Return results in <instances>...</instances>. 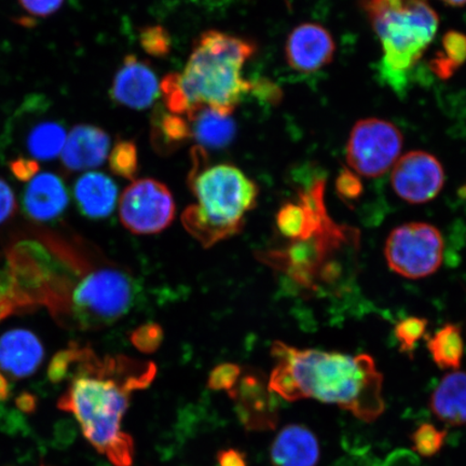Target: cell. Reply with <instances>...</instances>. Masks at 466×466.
Wrapping results in <instances>:
<instances>
[{"instance_id":"d590c367","label":"cell","mask_w":466,"mask_h":466,"mask_svg":"<svg viewBox=\"0 0 466 466\" xmlns=\"http://www.w3.org/2000/svg\"><path fill=\"white\" fill-rule=\"evenodd\" d=\"M23 9L35 16L46 17L56 13L64 0H19Z\"/></svg>"},{"instance_id":"44dd1931","label":"cell","mask_w":466,"mask_h":466,"mask_svg":"<svg viewBox=\"0 0 466 466\" xmlns=\"http://www.w3.org/2000/svg\"><path fill=\"white\" fill-rule=\"evenodd\" d=\"M192 137L199 147L209 149L225 148L235 138L236 124L230 116H223L209 108H201L189 118Z\"/></svg>"},{"instance_id":"8d00e7d4","label":"cell","mask_w":466,"mask_h":466,"mask_svg":"<svg viewBox=\"0 0 466 466\" xmlns=\"http://www.w3.org/2000/svg\"><path fill=\"white\" fill-rule=\"evenodd\" d=\"M16 209L17 204L13 189L0 178V225L13 218Z\"/></svg>"},{"instance_id":"30bf717a","label":"cell","mask_w":466,"mask_h":466,"mask_svg":"<svg viewBox=\"0 0 466 466\" xmlns=\"http://www.w3.org/2000/svg\"><path fill=\"white\" fill-rule=\"evenodd\" d=\"M175 212L177 208L170 189L156 179L136 180L120 198L121 223L136 235H155L167 229Z\"/></svg>"},{"instance_id":"8992f818","label":"cell","mask_w":466,"mask_h":466,"mask_svg":"<svg viewBox=\"0 0 466 466\" xmlns=\"http://www.w3.org/2000/svg\"><path fill=\"white\" fill-rule=\"evenodd\" d=\"M382 46L381 78L396 91L435 37L440 20L429 0H360Z\"/></svg>"},{"instance_id":"7c38bea8","label":"cell","mask_w":466,"mask_h":466,"mask_svg":"<svg viewBox=\"0 0 466 466\" xmlns=\"http://www.w3.org/2000/svg\"><path fill=\"white\" fill-rule=\"evenodd\" d=\"M335 54L333 35L317 23H304L295 27L285 44L289 66L300 73L319 71L333 62Z\"/></svg>"},{"instance_id":"ffe728a7","label":"cell","mask_w":466,"mask_h":466,"mask_svg":"<svg viewBox=\"0 0 466 466\" xmlns=\"http://www.w3.org/2000/svg\"><path fill=\"white\" fill-rule=\"evenodd\" d=\"M434 415L451 425L466 423V374L454 371L446 375L430 401Z\"/></svg>"},{"instance_id":"f546056e","label":"cell","mask_w":466,"mask_h":466,"mask_svg":"<svg viewBox=\"0 0 466 466\" xmlns=\"http://www.w3.org/2000/svg\"><path fill=\"white\" fill-rule=\"evenodd\" d=\"M442 50L439 54L457 69L466 62V34L459 31L447 32L441 39Z\"/></svg>"},{"instance_id":"52a82bcc","label":"cell","mask_w":466,"mask_h":466,"mask_svg":"<svg viewBox=\"0 0 466 466\" xmlns=\"http://www.w3.org/2000/svg\"><path fill=\"white\" fill-rule=\"evenodd\" d=\"M287 248L267 255V262L301 289L319 291L343 281L345 259L354 260L360 232L330 218L307 240L291 241Z\"/></svg>"},{"instance_id":"8fae6325","label":"cell","mask_w":466,"mask_h":466,"mask_svg":"<svg viewBox=\"0 0 466 466\" xmlns=\"http://www.w3.org/2000/svg\"><path fill=\"white\" fill-rule=\"evenodd\" d=\"M391 184L400 199L411 204L427 203L444 187V167L427 151H410L394 163Z\"/></svg>"},{"instance_id":"e0dca14e","label":"cell","mask_w":466,"mask_h":466,"mask_svg":"<svg viewBox=\"0 0 466 466\" xmlns=\"http://www.w3.org/2000/svg\"><path fill=\"white\" fill-rule=\"evenodd\" d=\"M68 200V192L61 177L45 172L29 180L23 195V208L29 218L43 223L61 217Z\"/></svg>"},{"instance_id":"d6a6232c","label":"cell","mask_w":466,"mask_h":466,"mask_svg":"<svg viewBox=\"0 0 466 466\" xmlns=\"http://www.w3.org/2000/svg\"><path fill=\"white\" fill-rule=\"evenodd\" d=\"M163 340V329L157 324H145L133 331L131 341L138 351L154 353L158 350Z\"/></svg>"},{"instance_id":"ab89813d","label":"cell","mask_w":466,"mask_h":466,"mask_svg":"<svg viewBox=\"0 0 466 466\" xmlns=\"http://www.w3.org/2000/svg\"><path fill=\"white\" fill-rule=\"evenodd\" d=\"M15 405L23 412L34 413L37 410L38 401L36 396L29 392H23L17 396Z\"/></svg>"},{"instance_id":"83f0119b","label":"cell","mask_w":466,"mask_h":466,"mask_svg":"<svg viewBox=\"0 0 466 466\" xmlns=\"http://www.w3.org/2000/svg\"><path fill=\"white\" fill-rule=\"evenodd\" d=\"M446 436V431H440L432 424L424 423L413 433L411 441L419 454L430 458L441 451L445 444Z\"/></svg>"},{"instance_id":"74e56055","label":"cell","mask_w":466,"mask_h":466,"mask_svg":"<svg viewBox=\"0 0 466 466\" xmlns=\"http://www.w3.org/2000/svg\"><path fill=\"white\" fill-rule=\"evenodd\" d=\"M10 170L21 182H29L39 171L37 161L29 158H17L10 162Z\"/></svg>"},{"instance_id":"277c9868","label":"cell","mask_w":466,"mask_h":466,"mask_svg":"<svg viewBox=\"0 0 466 466\" xmlns=\"http://www.w3.org/2000/svg\"><path fill=\"white\" fill-rule=\"evenodd\" d=\"M258 46L252 40L219 31H208L196 40L182 74L174 73L186 109V118L201 108L230 116L252 91L243 78L244 64Z\"/></svg>"},{"instance_id":"f1b7e54d","label":"cell","mask_w":466,"mask_h":466,"mask_svg":"<svg viewBox=\"0 0 466 466\" xmlns=\"http://www.w3.org/2000/svg\"><path fill=\"white\" fill-rule=\"evenodd\" d=\"M139 43L146 54L155 57H165L172 49L171 35L160 25L146 26L141 29Z\"/></svg>"},{"instance_id":"f35d334b","label":"cell","mask_w":466,"mask_h":466,"mask_svg":"<svg viewBox=\"0 0 466 466\" xmlns=\"http://www.w3.org/2000/svg\"><path fill=\"white\" fill-rule=\"evenodd\" d=\"M218 466H248L246 454L237 450H225L218 453Z\"/></svg>"},{"instance_id":"4dcf8cb0","label":"cell","mask_w":466,"mask_h":466,"mask_svg":"<svg viewBox=\"0 0 466 466\" xmlns=\"http://www.w3.org/2000/svg\"><path fill=\"white\" fill-rule=\"evenodd\" d=\"M241 369L236 364H221L208 376V386L214 391H227L230 394L237 387L241 376Z\"/></svg>"},{"instance_id":"2e32d148","label":"cell","mask_w":466,"mask_h":466,"mask_svg":"<svg viewBox=\"0 0 466 466\" xmlns=\"http://www.w3.org/2000/svg\"><path fill=\"white\" fill-rule=\"evenodd\" d=\"M110 148L108 134L96 126H76L62 150L64 167L71 172L91 170L103 165Z\"/></svg>"},{"instance_id":"5bb4252c","label":"cell","mask_w":466,"mask_h":466,"mask_svg":"<svg viewBox=\"0 0 466 466\" xmlns=\"http://www.w3.org/2000/svg\"><path fill=\"white\" fill-rule=\"evenodd\" d=\"M44 358L43 343L31 330L11 329L0 337V369L11 378L32 376Z\"/></svg>"},{"instance_id":"60d3db41","label":"cell","mask_w":466,"mask_h":466,"mask_svg":"<svg viewBox=\"0 0 466 466\" xmlns=\"http://www.w3.org/2000/svg\"><path fill=\"white\" fill-rule=\"evenodd\" d=\"M10 396V386L2 371H0V401L8 400Z\"/></svg>"},{"instance_id":"9a60e30c","label":"cell","mask_w":466,"mask_h":466,"mask_svg":"<svg viewBox=\"0 0 466 466\" xmlns=\"http://www.w3.org/2000/svg\"><path fill=\"white\" fill-rule=\"evenodd\" d=\"M269 392V388H266L260 379L254 376L246 377L238 382L229 396L237 401L238 416L244 427L253 431L276 428L278 412Z\"/></svg>"},{"instance_id":"484cf974","label":"cell","mask_w":466,"mask_h":466,"mask_svg":"<svg viewBox=\"0 0 466 466\" xmlns=\"http://www.w3.org/2000/svg\"><path fill=\"white\" fill-rule=\"evenodd\" d=\"M25 310L7 258H0V322L11 314Z\"/></svg>"},{"instance_id":"d6986e66","label":"cell","mask_w":466,"mask_h":466,"mask_svg":"<svg viewBox=\"0 0 466 466\" xmlns=\"http://www.w3.org/2000/svg\"><path fill=\"white\" fill-rule=\"evenodd\" d=\"M74 197L79 211L91 219L107 218L112 215L118 198V188L106 174L89 172L77 179Z\"/></svg>"},{"instance_id":"1f68e13d","label":"cell","mask_w":466,"mask_h":466,"mask_svg":"<svg viewBox=\"0 0 466 466\" xmlns=\"http://www.w3.org/2000/svg\"><path fill=\"white\" fill-rule=\"evenodd\" d=\"M336 191L342 201L351 204L362 197L364 186L357 173L343 167L336 179Z\"/></svg>"},{"instance_id":"cb8c5ba5","label":"cell","mask_w":466,"mask_h":466,"mask_svg":"<svg viewBox=\"0 0 466 466\" xmlns=\"http://www.w3.org/2000/svg\"><path fill=\"white\" fill-rule=\"evenodd\" d=\"M428 349L441 370H457L461 366L464 353L461 328L457 324H446L429 338Z\"/></svg>"},{"instance_id":"ba28073f","label":"cell","mask_w":466,"mask_h":466,"mask_svg":"<svg viewBox=\"0 0 466 466\" xmlns=\"http://www.w3.org/2000/svg\"><path fill=\"white\" fill-rule=\"evenodd\" d=\"M384 255L388 265L407 279H422L440 269L444 240L436 227L427 223L405 224L388 238Z\"/></svg>"},{"instance_id":"9c48e42d","label":"cell","mask_w":466,"mask_h":466,"mask_svg":"<svg viewBox=\"0 0 466 466\" xmlns=\"http://www.w3.org/2000/svg\"><path fill=\"white\" fill-rule=\"evenodd\" d=\"M403 144V134L392 122L378 118L360 120L348 139V165L362 177H382L400 158Z\"/></svg>"},{"instance_id":"4fadbf2b","label":"cell","mask_w":466,"mask_h":466,"mask_svg":"<svg viewBox=\"0 0 466 466\" xmlns=\"http://www.w3.org/2000/svg\"><path fill=\"white\" fill-rule=\"evenodd\" d=\"M159 92L160 85L153 68L130 55L125 57L115 76L110 96L122 106L142 110L156 102Z\"/></svg>"},{"instance_id":"3957f363","label":"cell","mask_w":466,"mask_h":466,"mask_svg":"<svg viewBox=\"0 0 466 466\" xmlns=\"http://www.w3.org/2000/svg\"><path fill=\"white\" fill-rule=\"evenodd\" d=\"M80 244L69 249L49 311L69 329H105L131 310L137 285L129 271Z\"/></svg>"},{"instance_id":"7a4b0ae2","label":"cell","mask_w":466,"mask_h":466,"mask_svg":"<svg viewBox=\"0 0 466 466\" xmlns=\"http://www.w3.org/2000/svg\"><path fill=\"white\" fill-rule=\"evenodd\" d=\"M271 354L276 366L268 388L284 400L337 405L365 422L377 420L386 410L383 376L370 355L297 349L281 341L273 343Z\"/></svg>"},{"instance_id":"603a6c76","label":"cell","mask_w":466,"mask_h":466,"mask_svg":"<svg viewBox=\"0 0 466 466\" xmlns=\"http://www.w3.org/2000/svg\"><path fill=\"white\" fill-rule=\"evenodd\" d=\"M191 137V127L187 118L166 110H157L153 118L151 141L159 154H172Z\"/></svg>"},{"instance_id":"ac0fdd59","label":"cell","mask_w":466,"mask_h":466,"mask_svg":"<svg viewBox=\"0 0 466 466\" xmlns=\"http://www.w3.org/2000/svg\"><path fill=\"white\" fill-rule=\"evenodd\" d=\"M270 459L273 466H317L318 439L305 425L289 424L272 442Z\"/></svg>"},{"instance_id":"6da1fadb","label":"cell","mask_w":466,"mask_h":466,"mask_svg":"<svg viewBox=\"0 0 466 466\" xmlns=\"http://www.w3.org/2000/svg\"><path fill=\"white\" fill-rule=\"evenodd\" d=\"M71 382L57 407L73 413L86 439L110 463L131 466L136 451L122 420L132 394L154 381L156 365L125 355L98 358L90 348L78 345L71 346Z\"/></svg>"},{"instance_id":"e575fe53","label":"cell","mask_w":466,"mask_h":466,"mask_svg":"<svg viewBox=\"0 0 466 466\" xmlns=\"http://www.w3.org/2000/svg\"><path fill=\"white\" fill-rule=\"evenodd\" d=\"M253 86L252 91L254 96L260 98V100L267 102L271 105H278L281 103L283 98V92L281 87L272 83L271 80L266 78H260L256 81H252Z\"/></svg>"},{"instance_id":"d4e9b609","label":"cell","mask_w":466,"mask_h":466,"mask_svg":"<svg viewBox=\"0 0 466 466\" xmlns=\"http://www.w3.org/2000/svg\"><path fill=\"white\" fill-rule=\"evenodd\" d=\"M109 167L116 177L134 180L139 170L138 151L136 143L119 139L109 156Z\"/></svg>"},{"instance_id":"b9f144b4","label":"cell","mask_w":466,"mask_h":466,"mask_svg":"<svg viewBox=\"0 0 466 466\" xmlns=\"http://www.w3.org/2000/svg\"><path fill=\"white\" fill-rule=\"evenodd\" d=\"M441 2L454 8L464 7V5H466V0H441Z\"/></svg>"},{"instance_id":"836d02e7","label":"cell","mask_w":466,"mask_h":466,"mask_svg":"<svg viewBox=\"0 0 466 466\" xmlns=\"http://www.w3.org/2000/svg\"><path fill=\"white\" fill-rule=\"evenodd\" d=\"M71 370V351L69 348L57 352L48 366V378L52 383L66 380Z\"/></svg>"},{"instance_id":"5b68a950","label":"cell","mask_w":466,"mask_h":466,"mask_svg":"<svg viewBox=\"0 0 466 466\" xmlns=\"http://www.w3.org/2000/svg\"><path fill=\"white\" fill-rule=\"evenodd\" d=\"M195 166L189 186L197 204L183 214V224L204 248L242 230L246 215L256 207L259 189L240 168L230 165L206 167L203 149L192 153Z\"/></svg>"},{"instance_id":"7402d4cb","label":"cell","mask_w":466,"mask_h":466,"mask_svg":"<svg viewBox=\"0 0 466 466\" xmlns=\"http://www.w3.org/2000/svg\"><path fill=\"white\" fill-rule=\"evenodd\" d=\"M66 139V127L60 122L45 120L29 129L25 146L33 160L49 161L62 154Z\"/></svg>"},{"instance_id":"4316f807","label":"cell","mask_w":466,"mask_h":466,"mask_svg":"<svg viewBox=\"0 0 466 466\" xmlns=\"http://www.w3.org/2000/svg\"><path fill=\"white\" fill-rule=\"evenodd\" d=\"M428 325L429 320L423 318L410 317L401 319L395 328V337L400 343V351L411 355L417 342L425 335Z\"/></svg>"}]
</instances>
